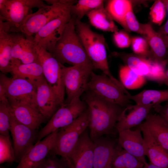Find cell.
Instances as JSON below:
<instances>
[{
    "instance_id": "7dc6e473",
    "label": "cell",
    "mask_w": 168,
    "mask_h": 168,
    "mask_svg": "<svg viewBox=\"0 0 168 168\" xmlns=\"http://www.w3.org/2000/svg\"><path fill=\"white\" fill-rule=\"evenodd\" d=\"M162 1L165 5L166 8V9L168 12V0H163Z\"/></svg>"
},
{
    "instance_id": "7bdbcfd3",
    "label": "cell",
    "mask_w": 168,
    "mask_h": 168,
    "mask_svg": "<svg viewBox=\"0 0 168 168\" xmlns=\"http://www.w3.org/2000/svg\"><path fill=\"white\" fill-rule=\"evenodd\" d=\"M164 41L166 46L168 47V19L158 32Z\"/></svg>"
},
{
    "instance_id": "30bf717a",
    "label": "cell",
    "mask_w": 168,
    "mask_h": 168,
    "mask_svg": "<svg viewBox=\"0 0 168 168\" xmlns=\"http://www.w3.org/2000/svg\"><path fill=\"white\" fill-rule=\"evenodd\" d=\"M0 84L5 90L10 104L28 103L36 106L35 83L22 78L13 76L9 77L1 73Z\"/></svg>"
},
{
    "instance_id": "7c38bea8",
    "label": "cell",
    "mask_w": 168,
    "mask_h": 168,
    "mask_svg": "<svg viewBox=\"0 0 168 168\" xmlns=\"http://www.w3.org/2000/svg\"><path fill=\"white\" fill-rule=\"evenodd\" d=\"M10 132L13 140L16 161L19 163L35 144L38 133L36 130L18 122L15 118L12 110Z\"/></svg>"
},
{
    "instance_id": "83f0119b",
    "label": "cell",
    "mask_w": 168,
    "mask_h": 168,
    "mask_svg": "<svg viewBox=\"0 0 168 168\" xmlns=\"http://www.w3.org/2000/svg\"><path fill=\"white\" fill-rule=\"evenodd\" d=\"M127 97L136 104L153 106L165 101L168 102V89L144 90L134 95H127Z\"/></svg>"
},
{
    "instance_id": "4316f807",
    "label": "cell",
    "mask_w": 168,
    "mask_h": 168,
    "mask_svg": "<svg viewBox=\"0 0 168 168\" xmlns=\"http://www.w3.org/2000/svg\"><path fill=\"white\" fill-rule=\"evenodd\" d=\"M87 16L91 24L96 29L114 33L119 30L104 3L90 12Z\"/></svg>"
},
{
    "instance_id": "c3c4849f",
    "label": "cell",
    "mask_w": 168,
    "mask_h": 168,
    "mask_svg": "<svg viewBox=\"0 0 168 168\" xmlns=\"http://www.w3.org/2000/svg\"><path fill=\"white\" fill-rule=\"evenodd\" d=\"M0 168H5V167H3V166H1Z\"/></svg>"
},
{
    "instance_id": "cb8c5ba5",
    "label": "cell",
    "mask_w": 168,
    "mask_h": 168,
    "mask_svg": "<svg viewBox=\"0 0 168 168\" xmlns=\"http://www.w3.org/2000/svg\"><path fill=\"white\" fill-rule=\"evenodd\" d=\"M157 142L168 151V123L158 114L149 113L141 123Z\"/></svg>"
},
{
    "instance_id": "484cf974",
    "label": "cell",
    "mask_w": 168,
    "mask_h": 168,
    "mask_svg": "<svg viewBox=\"0 0 168 168\" xmlns=\"http://www.w3.org/2000/svg\"><path fill=\"white\" fill-rule=\"evenodd\" d=\"M11 73L12 76L29 80L34 83L44 77L42 67L39 62L23 64L14 60Z\"/></svg>"
},
{
    "instance_id": "7402d4cb",
    "label": "cell",
    "mask_w": 168,
    "mask_h": 168,
    "mask_svg": "<svg viewBox=\"0 0 168 168\" xmlns=\"http://www.w3.org/2000/svg\"><path fill=\"white\" fill-rule=\"evenodd\" d=\"M139 125L143 134L145 154L148 158L150 163L168 168V151L157 142L149 131L141 124Z\"/></svg>"
},
{
    "instance_id": "3957f363",
    "label": "cell",
    "mask_w": 168,
    "mask_h": 168,
    "mask_svg": "<svg viewBox=\"0 0 168 168\" xmlns=\"http://www.w3.org/2000/svg\"><path fill=\"white\" fill-rule=\"evenodd\" d=\"M75 27L94 69L101 70L122 90L124 91L125 87L110 71L104 36L93 31L88 24L76 19Z\"/></svg>"
},
{
    "instance_id": "4fadbf2b",
    "label": "cell",
    "mask_w": 168,
    "mask_h": 168,
    "mask_svg": "<svg viewBox=\"0 0 168 168\" xmlns=\"http://www.w3.org/2000/svg\"><path fill=\"white\" fill-rule=\"evenodd\" d=\"M71 17L69 12L48 23L35 35L33 40L35 45L49 52L60 38Z\"/></svg>"
},
{
    "instance_id": "ffe728a7",
    "label": "cell",
    "mask_w": 168,
    "mask_h": 168,
    "mask_svg": "<svg viewBox=\"0 0 168 168\" xmlns=\"http://www.w3.org/2000/svg\"><path fill=\"white\" fill-rule=\"evenodd\" d=\"M153 106L129 104L126 106L118 121L115 128L117 132L131 129L142 123L150 113Z\"/></svg>"
},
{
    "instance_id": "9c48e42d",
    "label": "cell",
    "mask_w": 168,
    "mask_h": 168,
    "mask_svg": "<svg viewBox=\"0 0 168 168\" xmlns=\"http://www.w3.org/2000/svg\"><path fill=\"white\" fill-rule=\"evenodd\" d=\"M35 46L38 61L42 67L44 77L62 105L64 102L65 91L62 64L48 51Z\"/></svg>"
},
{
    "instance_id": "5b68a950",
    "label": "cell",
    "mask_w": 168,
    "mask_h": 168,
    "mask_svg": "<svg viewBox=\"0 0 168 168\" xmlns=\"http://www.w3.org/2000/svg\"><path fill=\"white\" fill-rule=\"evenodd\" d=\"M89 123V113L87 108L71 124L58 130L54 145L49 154L66 158L81 136L88 128Z\"/></svg>"
},
{
    "instance_id": "d6a6232c",
    "label": "cell",
    "mask_w": 168,
    "mask_h": 168,
    "mask_svg": "<svg viewBox=\"0 0 168 168\" xmlns=\"http://www.w3.org/2000/svg\"><path fill=\"white\" fill-rule=\"evenodd\" d=\"M104 3L102 0H79L71 7V16L76 19L81 20L85 15Z\"/></svg>"
},
{
    "instance_id": "ba28073f",
    "label": "cell",
    "mask_w": 168,
    "mask_h": 168,
    "mask_svg": "<svg viewBox=\"0 0 168 168\" xmlns=\"http://www.w3.org/2000/svg\"><path fill=\"white\" fill-rule=\"evenodd\" d=\"M62 74L67 99L64 103H68L80 98L87 90L88 84L93 68L81 65L67 67L62 64Z\"/></svg>"
},
{
    "instance_id": "1f68e13d",
    "label": "cell",
    "mask_w": 168,
    "mask_h": 168,
    "mask_svg": "<svg viewBox=\"0 0 168 168\" xmlns=\"http://www.w3.org/2000/svg\"><path fill=\"white\" fill-rule=\"evenodd\" d=\"M144 164L122 148L114 156L110 168H143Z\"/></svg>"
},
{
    "instance_id": "d590c367",
    "label": "cell",
    "mask_w": 168,
    "mask_h": 168,
    "mask_svg": "<svg viewBox=\"0 0 168 168\" xmlns=\"http://www.w3.org/2000/svg\"><path fill=\"white\" fill-rule=\"evenodd\" d=\"M11 114L10 103L0 102V135L10 136Z\"/></svg>"
},
{
    "instance_id": "ee69618b",
    "label": "cell",
    "mask_w": 168,
    "mask_h": 168,
    "mask_svg": "<svg viewBox=\"0 0 168 168\" xmlns=\"http://www.w3.org/2000/svg\"><path fill=\"white\" fill-rule=\"evenodd\" d=\"M0 102L9 103L7 97L5 90L3 86L0 84Z\"/></svg>"
},
{
    "instance_id": "52a82bcc",
    "label": "cell",
    "mask_w": 168,
    "mask_h": 168,
    "mask_svg": "<svg viewBox=\"0 0 168 168\" xmlns=\"http://www.w3.org/2000/svg\"><path fill=\"white\" fill-rule=\"evenodd\" d=\"M87 109L86 104L80 98L69 103H64L38 132L36 143L53 132L71 124Z\"/></svg>"
},
{
    "instance_id": "74e56055",
    "label": "cell",
    "mask_w": 168,
    "mask_h": 168,
    "mask_svg": "<svg viewBox=\"0 0 168 168\" xmlns=\"http://www.w3.org/2000/svg\"><path fill=\"white\" fill-rule=\"evenodd\" d=\"M132 49L138 55L147 57L148 56V43L144 39L140 37H135L131 40Z\"/></svg>"
},
{
    "instance_id": "60d3db41",
    "label": "cell",
    "mask_w": 168,
    "mask_h": 168,
    "mask_svg": "<svg viewBox=\"0 0 168 168\" xmlns=\"http://www.w3.org/2000/svg\"><path fill=\"white\" fill-rule=\"evenodd\" d=\"M114 42L120 48H128L131 43V39L127 33L124 31H118L113 35Z\"/></svg>"
},
{
    "instance_id": "5bb4252c",
    "label": "cell",
    "mask_w": 168,
    "mask_h": 168,
    "mask_svg": "<svg viewBox=\"0 0 168 168\" xmlns=\"http://www.w3.org/2000/svg\"><path fill=\"white\" fill-rule=\"evenodd\" d=\"M87 129L81 136L69 155L63 158L69 168H93V143Z\"/></svg>"
},
{
    "instance_id": "8d00e7d4",
    "label": "cell",
    "mask_w": 168,
    "mask_h": 168,
    "mask_svg": "<svg viewBox=\"0 0 168 168\" xmlns=\"http://www.w3.org/2000/svg\"><path fill=\"white\" fill-rule=\"evenodd\" d=\"M165 5L162 1H156L151 9L150 15L152 21L160 25L162 22L165 15Z\"/></svg>"
},
{
    "instance_id": "f546056e",
    "label": "cell",
    "mask_w": 168,
    "mask_h": 168,
    "mask_svg": "<svg viewBox=\"0 0 168 168\" xmlns=\"http://www.w3.org/2000/svg\"><path fill=\"white\" fill-rule=\"evenodd\" d=\"M119 76L120 82L125 89H138L143 86L146 82L144 77L136 73L126 65L120 67Z\"/></svg>"
},
{
    "instance_id": "7a4b0ae2",
    "label": "cell",
    "mask_w": 168,
    "mask_h": 168,
    "mask_svg": "<svg viewBox=\"0 0 168 168\" xmlns=\"http://www.w3.org/2000/svg\"><path fill=\"white\" fill-rule=\"evenodd\" d=\"M71 16L60 38L49 52L62 64L93 68L76 31L75 18Z\"/></svg>"
},
{
    "instance_id": "9a60e30c",
    "label": "cell",
    "mask_w": 168,
    "mask_h": 168,
    "mask_svg": "<svg viewBox=\"0 0 168 168\" xmlns=\"http://www.w3.org/2000/svg\"><path fill=\"white\" fill-rule=\"evenodd\" d=\"M58 130L35 143L22 157L16 168H36L38 167L48 156L53 148Z\"/></svg>"
},
{
    "instance_id": "ab89813d",
    "label": "cell",
    "mask_w": 168,
    "mask_h": 168,
    "mask_svg": "<svg viewBox=\"0 0 168 168\" xmlns=\"http://www.w3.org/2000/svg\"><path fill=\"white\" fill-rule=\"evenodd\" d=\"M122 26L130 30L141 34V24H139L137 20L133 11L132 8L127 13Z\"/></svg>"
},
{
    "instance_id": "e575fe53",
    "label": "cell",
    "mask_w": 168,
    "mask_h": 168,
    "mask_svg": "<svg viewBox=\"0 0 168 168\" xmlns=\"http://www.w3.org/2000/svg\"><path fill=\"white\" fill-rule=\"evenodd\" d=\"M150 58V71L145 78L159 84H164L165 78V67L166 62H160Z\"/></svg>"
},
{
    "instance_id": "f6af8a7d",
    "label": "cell",
    "mask_w": 168,
    "mask_h": 168,
    "mask_svg": "<svg viewBox=\"0 0 168 168\" xmlns=\"http://www.w3.org/2000/svg\"><path fill=\"white\" fill-rule=\"evenodd\" d=\"M143 168H164L161 167H158L157 166L154 165L151 163H146L144 164V166Z\"/></svg>"
},
{
    "instance_id": "277c9868",
    "label": "cell",
    "mask_w": 168,
    "mask_h": 168,
    "mask_svg": "<svg viewBox=\"0 0 168 168\" xmlns=\"http://www.w3.org/2000/svg\"><path fill=\"white\" fill-rule=\"evenodd\" d=\"M49 5L38 9L29 15L23 21L20 32L26 36L33 37L51 21L70 12L72 6L77 2L69 0H44Z\"/></svg>"
},
{
    "instance_id": "6da1fadb",
    "label": "cell",
    "mask_w": 168,
    "mask_h": 168,
    "mask_svg": "<svg viewBox=\"0 0 168 168\" xmlns=\"http://www.w3.org/2000/svg\"><path fill=\"white\" fill-rule=\"evenodd\" d=\"M86 92L83 99L89 112L88 128L91 139L93 141L117 132L116 124L125 107L104 99L90 91Z\"/></svg>"
},
{
    "instance_id": "8fae6325",
    "label": "cell",
    "mask_w": 168,
    "mask_h": 168,
    "mask_svg": "<svg viewBox=\"0 0 168 168\" xmlns=\"http://www.w3.org/2000/svg\"><path fill=\"white\" fill-rule=\"evenodd\" d=\"M99 97L125 107L130 104L127 95L108 76L103 73L97 75L91 72L87 90Z\"/></svg>"
},
{
    "instance_id": "b9f144b4",
    "label": "cell",
    "mask_w": 168,
    "mask_h": 168,
    "mask_svg": "<svg viewBox=\"0 0 168 168\" xmlns=\"http://www.w3.org/2000/svg\"><path fill=\"white\" fill-rule=\"evenodd\" d=\"M157 114L160 115L168 123V102L164 105L158 104L153 107Z\"/></svg>"
},
{
    "instance_id": "603a6c76",
    "label": "cell",
    "mask_w": 168,
    "mask_h": 168,
    "mask_svg": "<svg viewBox=\"0 0 168 168\" xmlns=\"http://www.w3.org/2000/svg\"><path fill=\"white\" fill-rule=\"evenodd\" d=\"M33 37H28L17 33L11 51L13 60L23 64L38 62V57Z\"/></svg>"
},
{
    "instance_id": "bcb514c9",
    "label": "cell",
    "mask_w": 168,
    "mask_h": 168,
    "mask_svg": "<svg viewBox=\"0 0 168 168\" xmlns=\"http://www.w3.org/2000/svg\"><path fill=\"white\" fill-rule=\"evenodd\" d=\"M164 84L168 86V69L166 71L165 78Z\"/></svg>"
},
{
    "instance_id": "44dd1931",
    "label": "cell",
    "mask_w": 168,
    "mask_h": 168,
    "mask_svg": "<svg viewBox=\"0 0 168 168\" xmlns=\"http://www.w3.org/2000/svg\"><path fill=\"white\" fill-rule=\"evenodd\" d=\"M10 105L15 119L20 123L31 129H37L46 119L34 104L20 103Z\"/></svg>"
},
{
    "instance_id": "2e32d148",
    "label": "cell",
    "mask_w": 168,
    "mask_h": 168,
    "mask_svg": "<svg viewBox=\"0 0 168 168\" xmlns=\"http://www.w3.org/2000/svg\"><path fill=\"white\" fill-rule=\"evenodd\" d=\"M93 142V168H110L116 154L122 148L118 139L102 136Z\"/></svg>"
},
{
    "instance_id": "e0dca14e",
    "label": "cell",
    "mask_w": 168,
    "mask_h": 168,
    "mask_svg": "<svg viewBox=\"0 0 168 168\" xmlns=\"http://www.w3.org/2000/svg\"><path fill=\"white\" fill-rule=\"evenodd\" d=\"M35 84L36 107L46 119H50L62 105L44 77L35 82Z\"/></svg>"
},
{
    "instance_id": "ac0fdd59",
    "label": "cell",
    "mask_w": 168,
    "mask_h": 168,
    "mask_svg": "<svg viewBox=\"0 0 168 168\" xmlns=\"http://www.w3.org/2000/svg\"><path fill=\"white\" fill-rule=\"evenodd\" d=\"M134 129H128L118 133V142L122 148L144 164L147 163L144 141L138 125Z\"/></svg>"
},
{
    "instance_id": "4dcf8cb0",
    "label": "cell",
    "mask_w": 168,
    "mask_h": 168,
    "mask_svg": "<svg viewBox=\"0 0 168 168\" xmlns=\"http://www.w3.org/2000/svg\"><path fill=\"white\" fill-rule=\"evenodd\" d=\"M105 8L113 20L123 26L125 16L132 6L129 1L112 0L108 2Z\"/></svg>"
},
{
    "instance_id": "d6986e66",
    "label": "cell",
    "mask_w": 168,
    "mask_h": 168,
    "mask_svg": "<svg viewBox=\"0 0 168 168\" xmlns=\"http://www.w3.org/2000/svg\"><path fill=\"white\" fill-rule=\"evenodd\" d=\"M17 33L11 32L8 24L0 19V70L5 75L12 70L14 60L11 51Z\"/></svg>"
},
{
    "instance_id": "f35d334b",
    "label": "cell",
    "mask_w": 168,
    "mask_h": 168,
    "mask_svg": "<svg viewBox=\"0 0 168 168\" xmlns=\"http://www.w3.org/2000/svg\"><path fill=\"white\" fill-rule=\"evenodd\" d=\"M50 155L39 166L40 168H69L63 158L58 159L54 155Z\"/></svg>"
},
{
    "instance_id": "836d02e7",
    "label": "cell",
    "mask_w": 168,
    "mask_h": 168,
    "mask_svg": "<svg viewBox=\"0 0 168 168\" xmlns=\"http://www.w3.org/2000/svg\"><path fill=\"white\" fill-rule=\"evenodd\" d=\"M16 161L13 147L10 136L0 135V163H12Z\"/></svg>"
},
{
    "instance_id": "f1b7e54d",
    "label": "cell",
    "mask_w": 168,
    "mask_h": 168,
    "mask_svg": "<svg viewBox=\"0 0 168 168\" xmlns=\"http://www.w3.org/2000/svg\"><path fill=\"white\" fill-rule=\"evenodd\" d=\"M124 61L127 66L134 72L145 78L150 69V59L139 55L124 56L119 54H114Z\"/></svg>"
},
{
    "instance_id": "681fc988",
    "label": "cell",
    "mask_w": 168,
    "mask_h": 168,
    "mask_svg": "<svg viewBox=\"0 0 168 168\" xmlns=\"http://www.w3.org/2000/svg\"><path fill=\"white\" fill-rule=\"evenodd\" d=\"M36 168H40V167L39 166L37 167Z\"/></svg>"
},
{
    "instance_id": "d4e9b609",
    "label": "cell",
    "mask_w": 168,
    "mask_h": 168,
    "mask_svg": "<svg viewBox=\"0 0 168 168\" xmlns=\"http://www.w3.org/2000/svg\"><path fill=\"white\" fill-rule=\"evenodd\" d=\"M141 34L144 36L152 50V56L150 58L160 62H166L165 58L167 48L159 34L149 24H141Z\"/></svg>"
},
{
    "instance_id": "8992f818",
    "label": "cell",
    "mask_w": 168,
    "mask_h": 168,
    "mask_svg": "<svg viewBox=\"0 0 168 168\" xmlns=\"http://www.w3.org/2000/svg\"><path fill=\"white\" fill-rule=\"evenodd\" d=\"M47 5L41 0H0V19L8 24L11 32L19 33L32 9Z\"/></svg>"
}]
</instances>
